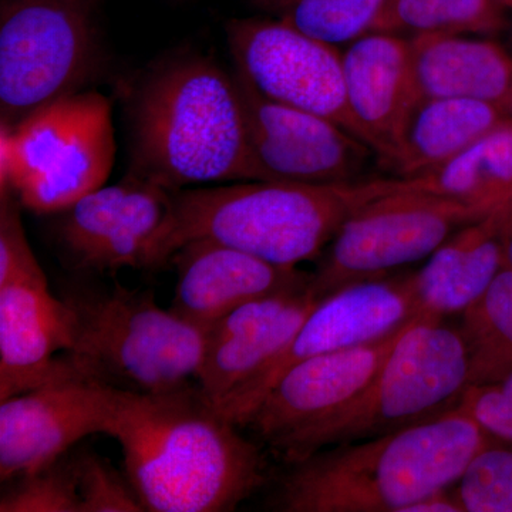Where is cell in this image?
Segmentation results:
<instances>
[{
    "label": "cell",
    "mask_w": 512,
    "mask_h": 512,
    "mask_svg": "<svg viewBox=\"0 0 512 512\" xmlns=\"http://www.w3.org/2000/svg\"><path fill=\"white\" fill-rule=\"evenodd\" d=\"M197 383L158 393L120 390L107 436L146 511H234L266 480L264 454Z\"/></svg>",
    "instance_id": "6da1fadb"
},
{
    "label": "cell",
    "mask_w": 512,
    "mask_h": 512,
    "mask_svg": "<svg viewBox=\"0 0 512 512\" xmlns=\"http://www.w3.org/2000/svg\"><path fill=\"white\" fill-rule=\"evenodd\" d=\"M493 437L456 409L406 429L323 448L292 464L269 507L282 512H406L450 490Z\"/></svg>",
    "instance_id": "7a4b0ae2"
},
{
    "label": "cell",
    "mask_w": 512,
    "mask_h": 512,
    "mask_svg": "<svg viewBox=\"0 0 512 512\" xmlns=\"http://www.w3.org/2000/svg\"><path fill=\"white\" fill-rule=\"evenodd\" d=\"M127 173L170 191L261 181L234 73L185 55L148 74L130 104Z\"/></svg>",
    "instance_id": "3957f363"
},
{
    "label": "cell",
    "mask_w": 512,
    "mask_h": 512,
    "mask_svg": "<svg viewBox=\"0 0 512 512\" xmlns=\"http://www.w3.org/2000/svg\"><path fill=\"white\" fill-rule=\"evenodd\" d=\"M382 194L379 178L345 184L235 181L173 191L146 269L170 264L192 241H214L285 268L311 261L357 208Z\"/></svg>",
    "instance_id": "277c9868"
},
{
    "label": "cell",
    "mask_w": 512,
    "mask_h": 512,
    "mask_svg": "<svg viewBox=\"0 0 512 512\" xmlns=\"http://www.w3.org/2000/svg\"><path fill=\"white\" fill-rule=\"evenodd\" d=\"M63 356L77 375L114 389L158 393L195 383L208 330L158 305L150 291L73 288Z\"/></svg>",
    "instance_id": "5b68a950"
},
{
    "label": "cell",
    "mask_w": 512,
    "mask_h": 512,
    "mask_svg": "<svg viewBox=\"0 0 512 512\" xmlns=\"http://www.w3.org/2000/svg\"><path fill=\"white\" fill-rule=\"evenodd\" d=\"M471 386L460 328L417 315L372 383L338 413L308 431L284 458L296 464L323 448L373 439L456 409Z\"/></svg>",
    "instance_id": "8992f818"
},
{
    "label": "cell",
    "mask_w": 512,
    "mask_h": 512,
    "mask_svg": "<svg viewBox=\"0 0 512 512\" xmlns=\"http://www.w3.org/2000/svg\"><path fill=\"white\" fill-rule=\"evenodd\" d=\"M116 160L113 104L70 94L0 130V187L36 214H60L106 185Z\"/></svg>",
    "instance_id": "52a82bcc"
},
{
    "label": "cell",
    "mask_w": 512,
    "mask_h": 512,
    "mask_svg": "<svg viewBox=\"0 0 512 512\" xmlns=\"http://www.w3.org/2000/svg\"><path fill=\"white\" fill-rule=\"evenodd\" d=\"M93 0H2L0 127L87 90L101 46Z\"/></svg>",
    "instance_id": "ba28073f"
},
{
    "label": "cell",
    "mask_w": 512,
    "mask_h": 512,
    "mask_svg": "<svg viewBox=\"0 0 512 512\" xmlns=\"http://www.w3.org/2000/svg\"><path fill=\"white\" fill-rule=\"evenodd\" d=\"M22 205L0 187V400L79 376L69 348L66 303L53 295L30 247Z\"/></svg>",
    "instance_id": "9c48e42d"
},
{
    "label": "cell",
    "mask_w": 512,
    "mask_h": 512,
    "mask_svg": "<svg viewBox=\"0 0 512 512\" xmlns=\"http://www.w3.org/2000/svg\"><path fill=\"white\" fill-rule=\"evenodd\" d=\"M473 205L417 191H387L346 218L312 274L320 301L429 258L458 229L487 217Z\"/></svg>",
    "instance_id": "30bf717a"
},
{
    "label": "cell",
    "mask_w": 512,
    "mask_h": 512,
    "mask_svg": "<svg viewBox=\"0 0 512 512\" xmlns=\"http://www.w3.org/2000/svg\"><path fill=\"white\" fill-rule=\"evenodd\" d=\"M227 39L235 69L259 93L335 121L366 143L350 111L338 46L306 35L281 19L231 20Z\"/></svg>",
    "instance_id": "8fae6325"
},
{
    "label": "cell",
    "mask_w": 512,
    "mask_h": 512,
    "mask_svg": "<svg viewBox=\"0 0 512 512\" xmlns=\"http://www.w3.org/2000/svg\"><path fill=\"white\" fill-rule=\"evenodd\" d=\"M234 77L261 181L355 183L377 158L365 141L335 121L268 99L237 69Z\"/></svg>",
    "instance_id": "7c38bea8"
},
{
    "label": "cell",
    "mask_w": 512,
    "mask_h": 512,
    "mask_svg": "<svg viewBox=\"0 0 512 512\" xmlns=\"http://www.w3.org/2000/svg\"><path fill=\"white\" fill-rule=\"evenodd\" d=\"M417 315L412 275L379 278L348 286L322 299L298 332L231 400L221 413L237 426L281 376L299 362L372 342Z\"/></svg>",
    "instance_id": "4fadbf2b"
},
{
    "label": "cell",
    "mask_w": 512,
    "mask_h": 512,
    "mask_svg": "<svg viewBox=\"0 0 512 512\" xmlns=\"http://www.w3.org/2000/svg\"><path fill=\"white\" fill-rule=\"evenodd\" d=\"M416 316L382 338L309 357L291 367L256 404L242 427H251L284 457L296 441L372 383Z\"/></svg>",
    "instance_id": "5bb4252c"
},
{
    "label": "cell",
    "mask_w": 512,
    "mask_h": 512,
    "mask_svg": "<svg viewBox=\"0 0 512 512\" xmlns=\"http://www.w3.org/2000/svg\"><path fill=\"white\" fill-rule=\"evenodd\" d=\"M119 394L107 384L70 376L0 400L2 483L50 466L90 434H106Z\"/></svg>",
    "instance_id": "9a60e30c"
},
{
    "label": "cell",
    "mask_w": 512,
    "mask_h": 512,
    "mask_svg": "<svg viewBox=\"0 0 512 512\" xmlns=\"http://www.w3.org/2000/svg\"><path fill=\"white\" fill-rule=\"evenodd\" d=\"M173 191L127 173L60 212L57 238L74 268L146 269L148 251L170 212Z\"/></svg>",
    "instance_id": "2e32d148"
},
{
    "label": "cell",
    "mask_w": 512,
    "mask_h": 512,
    "mask_svg": "<svg viewBox=\"0 0 512 512\" xmlns=\"http://www.w3.org/2000/svg\"><path fill=\"white\" fill-rule=\"evenodd\" d=\"M312 278V276H311ZM311 281L256 299L208 330L197 386L221 410L282 349L318 306Z\"/></svg>",
    "instance_id": "e0dca14e"
},
{
    "label": "cell",
    "mask_w": 512,
    "mask_h": 512,
    "mask_svg": "<svg viewBox=\"0 0 512 512\" xmlns=\"http://www.w3.org/2000/svg\"><path fill=\"white\" fill-rule=\"evenodd\" d=\"M177 284L170 309L210 329L241 306L311 281L285 268L214 241H192L171 256Z\"/></svg>",
    "instance_id": "ac0fdd59"
},
{
    "label": "cell",
    "mask_w": 512,
    "mask_h": 512,
    "mask_svg": "<svg viewBox=\"0 0 512 512\" xmlns=\"http://www.w3.org/2000/svg\"><path fill=\"white\" fill-rule=\"evenodd\" d=\"M342 63L350 111L383 165L419 100L409 37L366 33L342 50Z\"/></svg>",
    "instance_id": "d6986e66"
},
{
    "label": "cell",
    "mask_w": 512,
    "mask_h": 512,
    "mask_svg": "<svg viewBox=\"0 0 512 512\" xmlns=\"http://www.w3.org/2000/svg\"><path fill=\"white\" fill-rule=\"evenodd\" d=\"M420 99L484 101L507 113L512 100V55L487 36L431 33L409 37Z\"/></svg>",
    "instance_id": "ffe728a7"
},
{
    "label": "cell",
    "mask_w": 512,
    "mask_h": 512,
    "mask_svg": "<svg viewBox=\"0 0 512 512\" xmlns=\"http://www.w3.org/2000/svg\"><path fill=\"white\" fill-rule=\"evenodd\" d=\"M510 210L458 229L413 274L417 315L444 319L463 313L483 295L504 268L501 231Z\"/></svg>",
    "instance_id": "44dd1931"
},
{
    "label": "cell",
    "mask_w": 512,
    "mask_h": 512,
    "mask_svg": "<svg viewBox=\"0 0 512 512\" xmlns=\"http://www.w3.org/2000/svg\"><path fill=\"white\" fill-rule=\"evenodd\" d=\"M507 117L503 109L484 101L417 100L383 167L394 178L430 173L460 156Z\"/></svg>",
    "instance_id": "7402d4cb"
},
{
    "label": "cell",
    "mask_w": 512,
    "mask_h": 512,
    "mask_svg": "<svg viewBox=\"0 0 512 512\" xmlns=\"http://www.w3.org/2000/svg\"><path fill=\"white\" fill-rule=\"evenodd\" d=\"M383 192L417 191L473 205L485 214L512 208V119L430 173L380 178Z\"/></svg>",
    "instance_id": "603a6c76"
},
{
    "label": "cell",
    "mask_w": 512,
    "mask_h": 512,
    "mask_svg": "<svg viewBox=\"0 0 512 512\" xmlns=\"http://www.w3.org/2000/svg\"><path fill=\"white\" fill-rule=\"evenodd\" d=\"M461 315L471 384L501 382L512 372V269H501L483 295Z\"/></svg>",
    "instance_id": "cb8c5ba5"
},
{
    "label": "cell",
    "mask_w": 512,
    "mask_h": 512,
    "mask_svg": "<svg viewBox=\"0 0 512 512\" xmlns=\"http://www.w3.org/2000/svg\"><path fill=\"white\" fill-rule=\"evenodd\" d=\"M505 25L500 0H386L372 32L493 36Z\"/></svg>",
    "instance_id": "d4e9b609"
},
{
    "label": "cell",
    "mask_w": 512,
    "mask_h": 512,
    "mask_svg": "<svg viewBox=\"0 0 512 512\" xmlns=\"http://www.w3.org/2000/svg\"><path fill=\"white\" fill-rule=\"evenodd\" d=\"M386 0H281V20L333 46L372 32Z\"/></svg>",
    "instance_id": "484cf974"
},
{
    "label": "cell",
    "mask_w": 512,
    "mask_h": 512,
    "mask_svg": "<svg viewBox=\"0 0 512 512\" xmlns=\"http://www.w3.org/2000/svg\"><path fill=\"white\" fill-rule=\"evenodd\" d=\"M10 481L0 497V512H82L74 457L63 456Z\"/></svg>",
    "instance_id": "4316f807"
},
{
    "label": "cell",
    "mask_w": 512,
    "mask_h": 512,
    "mask_svg": "<svg viewBox=\"0 0 512 512\" xmlns=\"http://www.w3.org/2000/svg\"><path fill=\"white\" fill-rule=\"evenodd\" d=\"M464 512H512V444L491 441L453 487Z\"/></svg>",
    "instance_id": "83f0119b"
},
{
    "label": "cell",
    "mask_w": 512,
    "mask_h": 512,
    "mask_svg": "<svg viewBox=\"0 0 512 512\" xmlns=\"http://www.w3.org/2000/svg\"><path fill=\"white\" fill-rule=\"evenodd\" d=\"M82 512L146 511L126 474L94 453L74 457Z\"/></svg>",
    "instance_id": "f1b7e54d"
},
{
    "label": "cell",
    "mask_w": 512,
    "mask_h": 512,
    "mask_svg": "<svg viewBox=\"0 0 512 512\" xmlns=\"http://www.w3.org/2000/svg\"><path fill=\"white\" fill-rule=\"evenodd\" d=\"M460 407L488 436L512 444V397L495 384H471Z\"/></svg>",
    "instance_id": "f546056e"
},
{
    "label": "cell",
    "mask_w": 512,
    "mask_h": 512,
    "mask_svg": "<svg viewBox=\"0 0 512 512\" xmlns=\"http://www.w3.org/2000/svg\"><path fill=\"white\" fill-rule=\"evenodd\" d=\"M501 244H503L504 268L512 269V208L504 220Z\"/></svg>",
    "instance_id": "4dcf8cb0"
},
{
    "label": "cell",
    "mask_w": 512,
    "mask_h": 512,
    "mask_svg": "<svg viewBox=\"0 0 512 512\" xmlns=\"http://www.w3.org/2000/svg\"><path fill=\"white\" fill-rule=\"evenodd\" d=\"M495 386L498 387V389L503 390L505 394H508V396L512 397V372L510 375L505 376L501 382L493 383Z\"/></svg>",
    "instance_id": "1f68e13d"
},
{
    "label": "cell",
    "mask_w": 512,
    "mask_h": 512,
    "mask_svg": "<svg viewBox=\"0 0 512 512\" xmlns=\"http://www.w3.org/2000/svg\"><path fill=\"white\" fill-rule=\"evenodd\" d=\"M501 5L504 6L505 9H512V0H500Z\"/></svg>",
    "instance_id": "d6a6232c"
},
{
    "label": "cell",
    "mask_w": 512,
    "mask_h": 512,
    "mask_svg": "<svg viewBox=\"0 0 512 512\" xmlns=\"http://www.w3.org/2000/svg\"><path fill=\"white\" fill-rule=\"evenodd\" d=\"M507 116L511 117V119H512V100L510 101V104H508V107H507Z\"/></svg>",
    "instance_id": "836d02e7"
}]
</instances>
